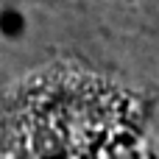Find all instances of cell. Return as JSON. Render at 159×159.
<instances>
[{"label":"cell","mask_w":159,"mask_h":159,"mask_svg":"<svg viewBox=\"0 0 159 159\" xmlns=\"http://www.w3.org/2000/svg\"><path fill=\"white\" fill-rule=\"evenodd\" d=\"M140 115L131 95L81 73L25 84L6 109L3 137L22 157H103L134 143Z\"/></svg>","instance_id":"6da1fadb"}]
</instances>
